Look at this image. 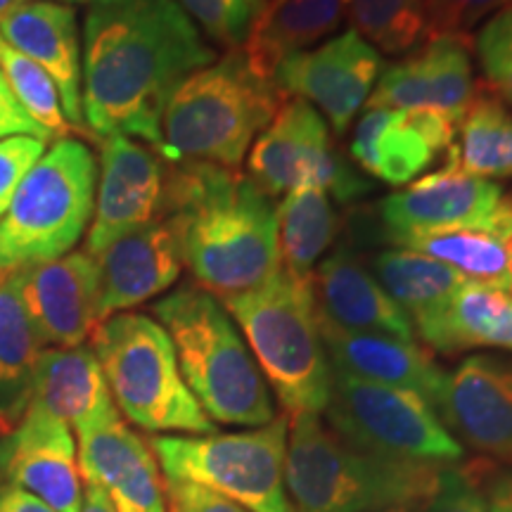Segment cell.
Wrapping results in <instances>:
<instances>
[{"label": "cell", "mask_w": 512, "mask_h": 512, "mask_svg": "<svg viewBox=\"0 0 512 512\" xmlns=\"http://www.w3.org/2000/svg\"><path fill=\"white\" fill-rule=\"evenodd\" d=\"M152 313L169 332L183 380L211 420L261 427L278 418L245 337L214 294L183 285L155 302Z\"/></svg>", "instance_id": "4"}, {"label": "cell", "mask_w": 512, "mask_h": 512, "mask_svg": "<svg viewBox=\"0 0 512 512\" xmlns=\"http://www.w3.org/2000/svg\"><path fill=\"white\" fill-rule=\"evenodd\" d=\"M344 17L347 0H268L240 50L254 74L273 79L280 62L335 34Z\"/></svg>", "instance_id": "26"}, {"label": "cell", "mask_w": 512, "mask_h": 512, "mask_svg": "<svg viewBox=\"0 0 512 512\" xmlns=\"http://www.w3.org/2000/svg\"><path fill=\"white\" fill-rule=\"evenodd\" d=\"M176 3L211 41L221 43L228 50L242 48L249 29L261 15L249 0H176Z\"/></svg>", "instance_id": "36"}, {"label": "cell", "mask_w": 512, "mask_h": 512, "mask_svg": "<svg viewBox=\"0 0 512 512\" xmlns=\"http://www.w3.org/2000/svg\"><path fill=\"white\" fill-rule=\"evenodd\" d=\"M373 512H415L411 508H382V510H373Z\"/></svg>", "instance_id": "48"}, {"label": "cell", "mask_w": 512, "mask_h": 512, "mask_svg": "<svg viewBox=\"0 0 512 512\" xmlns=\"http://www.w3.org/2000/svg\"><path fill=\"white\" fill-rule=\"evenodd\" d=\"M12 136H34L41 140L53 143V136L43 128L31 114L24 110V105L19 98L12 93V88L5 81V76L0 74V140L12 138Z\"/></svg>", "instance_id": "41"}, {"label": "cell", "mask_w": 512, "mask_h": 512, "mask_svg": "<svg viewBox=\"0 0 512 512\" xmlns=\"http://www.w3.org/2000/svg\"><path fill=\"white\" fill-rule=\"evenodd\" d=\"M93 5H119V3H128V0H91Z\"/></svg>", "instance_id": "47"}, {"label": "cell", "mask_w": 512, "mask_h": 512, "mask_svg": "<svg viewBox=\"0 0 512 512\" xmlns=\"http://www.w3.org/2000/svg\"><path fill=\"white\" fill-rule=\"evenodd\" d=\"M382 67V55L347 29L318 48L287 57L275 69L273 81L287 98L316 107L332 131L344 136L373 93Z\"/></svg>", "instance_id": "13"}, {"label": "cell", "mask_w": 512, "mask_h": 512, "mask_svg": "<svg viewBox=\"0 0 512 512\" xmlns=\"http://www.w3.org/2000/svg\"><path fill=\"white\" fill-rule=\"evenodd\" d=\"M83 486L98 489L117 512H166V484L150 439L121 418L76 432Z\"/></svg>", "instance_id": "20"}, {"label": "cell", "mask_w": 512, "mask_h": 512, "mask_svg": "<svg viewBox=\"0 0 512 512\" xmlns=\"http://www.w3.org/2000/svg\"><path fill=\"white\" fill-rule=\"evenodd\" d=\"M107 387L121 418L152 434H216L185 384L174 342L145 313H114L91 335Z\"/></svg>", "instance_id": "7"}, {"label": "cell", "mask_w": 512, "mask_h": 512, "mask_svg": "<svg viewBox=\"0 0 512 512\" xmlns=\"http://www.w3.org/2000/svg\"><path fill=\"white\" fill-rule=\"evenodd\" d=\"M456 136L458 121L444 112L368 107L354 126L349 157L375 181L403 188L451 157Z\"/></svg>", "instance_id": "15"}, {"label": "cell", "mask_w": 512, "mask_h": 512, "mask_svg": "<svg viewBox=\"0 0 512 512\" xmlns=\"http://www.w3.org/2000/svg\"><path fill=\"white\" fill-rule=\"evenodd\" d=\"M216 62L176 0L93 5L83 22L81 110L93 136H128L159 150L171 95Z\"/></svg>", "instance_id": "1"}, {"label": "cell", "mask_w": 512, "mask_h": 512, "mask_svg": "<svg viewBox=\"0 0 512 512\" xmlns=\"http://www.w3.org/2000/svg\"><path fill=\"white\" fill-rule=\"evenodd\" d=\"M505 264H508V294L512 297V238L505 240Z\"/></svg>", "instance_id": "45"}, {"label": "cell", "mask_w": 512, "mask_h": 512, "mask_svg": "<svg viewBox=\"0 0 512 512\" xmlns=\"http://www.w3.org/2000/svg\"><path fill=\"white\" fill-rule=\"evenodd\" d=\"M166 162L150 145L128 136L100 140L98 190L86 252L98 256L112 242L162 216Z\"/></svg>", "instance_id": "14"}, {"label": "cell", "mask_w": 512, "mask_h": 512, "mask_svg": "<svg viewBox=\"0 0 512 512\" xmlns=\"http://www.w3.org/2000/svg\"><path fill=\"white\" fill-rule=\"evenodd\" d=\"M347 19L380 55H408L427 41V0H347Z\"/></svg>", "instance_id": "33"}, {"label": "cell", "mask_w": 512, "mask_h": 512, "mask_svg": "<svg viewBox=\"0 0 512 512\" xmlns=\"http://www.w3.org/2000/svg\"><path fill=\"white\" fill-rule=\"evenodd\" d=\"M95 261L102 320L171 290L183 271L181 247L164 216L112 242Z\"/></svg>", "instance_id": "21"}, {"label": "cell", "mask_w": 512, "mask_h": 512, "mask_svg": "<svg viewBox=\"0 0 512 512\" xmlns=\"http://www.w3.org/2000/svg\"><path fill=\"white\" fill-rule=\"evenodd\" d=\"M0 38L34 60L60 93L64 117L83 131L81 38L76 10L60 0H29L0 17Z\"/></svg>", "instance_id": "23"}, {"label": "cell", "mask_w": 512, "mask_h": 512, "mask_svg": "<svg viewBox=\"0 0 512 512\" xmlns=\"http://www.w3.org/2000/svg\"><path fill=\"white\" fill-rule=\"evenodd\" d=\"M505 8H512V0H427V38L472 41V29Z\"/></svg>", "instance_id": "37"}, {"label": "cell", "mask_w": 512, "mask_h": 512, "mask_svg": "<svg viewBox=\"0 0 512 512\" xmlns=\"http://www.w3.org/2000/svg\"><path fill=\"white\" fill-rule=\"evenodd\" d=\"M0 512H57L15 484L0 482Z\"/></svg>", "instance_id": "43"}, {"label": "cell", "mask_w": 512, "mask_h": 512, "mask_svg": "<svg viewBox=\"0 0 512 512\" xmlns=\"http://www.w3.org/2000/svg\"><path fill=\"white\" fill-rule=\"evenodd\" d=\"M81 512H117V510L112 508V503L107 501V498L102 496L98 489H93V486H86V491H83Z\"/></svg>", "instance_id": "44"}, {"label": "cell", "mask_w": 512, "mask_h": 512, "mask_svg": "<svg viewBox=\"0 0 512 512\" xmlns=\"http://www.w3.org/2000/svg\"><path fill=\"white\" fill-rule=\"evenodd\" d=\"M287 95L254 74L240 48L197 69L171 95L162 117L164 162L240 169L249 147L271 124Z\"/></svg>", "instance_id": "5"}, {"label": "cell", "mask_w": 512, "mask_h": 512, "mask_svg": "<svg viewBox=\"0 0 512 512\" xmlns=\"http://www.w3.org/2000/svg\"><path fill=\"white\" fill-rule=\"evenodd\" d=\"M221 304L287 418L323 413L330 401L332 366L320 337L311 278L280 268L266 285Z\"/></svg>", "instance_id": "6"}, {"label": "cell", "mask_w": 512, "mask_h": 512, "mask_svg": "<svg viewBox=\"0 0 512 512\" xmlns=\"http://www.w3.org/2000/svg\"><path fill=\"white\" fill-rule=\"evenodd\" d=\"M162 216L195 285L219 302L266 285L280 271L273 197L240 169L166 162Z\"/></svg>", "instance_id": "2"}, {"label": "cell", "mask_w": 512, "mask_h": 512, "mask_svg": "<svg viewBox=\"0 0 512 512\" xmlns=\"http://www.w3.org/2000/svg\"><path fill=\"white\" fill-rule=\"evenodd\" d=\"M95 190L91 147L76 138L53 140L0 216V273L72 252L91 226Z\"/></svg>", "instance_id": "8"}, {"label": "cell", "mask_w": 512, "mask_h": 512, "mask_svg": "<svg viewBox=\"0 0 512 512\" xmlns=\"http://www.w3.org/2000/svg\"><path fill=\"white\" fill-rule=\"evenodd\" d=\"M415 337L448 356L472 349L512 354V297L496 287L465 283L439 316L415 330Z\"/></svg>", "instance_id": "27"}, {"label": "cell", "mask_w": 512, "mask_h": 512, "mask_svg": "<svg viewBox=\"0 0 512 512\" xmlns=\"http://www.w3.org/2000/svg\"><path fill=\"white\" fill-rule=\"evenodd\" d=\"M446 164L479 178L512 176V112L484 83L458 121V136Z\"/></svg>", "instance_id": "31"}, {"label": "cell", "mask_w": 512, "mask_h": 512, "mask_svg": "<svg viewBox=\"0 0 512 512\" xmlns=\"http://www.w3.org/2000/svg\"><path fill=\"white\" fill-rule=\"evenodd\" d=\"M0 74L5 76L24 110L46 128L50 136L55 140L69 138L74 126L64 117L60 93L53 79L34 60L12 48L5 38H0Z\"/></svg>", "instance_id": "34"}, {"label": "cell", "mask_w": 512, "mask_h": 512, "mask_svg": "<svg viewBox=\"0 0 512 512\" xmlns=\"http://www.w3.org/2000/svg\"><path fill=\"white\" fill-rule=\"evenodd\" d=\"M280 268L299 278H313L339 233V214L325 190L304 185L283 195L275 207Z\"/></svg>", "instance_id": "30"}, {"label": "cell", "mask_w": 512, "mask_h": 512, "mask_svg": "<svg viewBox=\"0 0 512 512\" xmlns=\"http://www.w3.org/2000/svg\"><path fill=\"white\" fill-rule=\"evenodd\" d=\"M373 275L389 297L406 311L413 328L446 309L467 280L451 266L411 249H384L373 256Z\"/></svg>", "instance_id": "29"}, {"label": "cell", "mask_w": 512, "mask_h": 512, "mask_svg": "<svg viewBox=\"0 0 512 512\" xmlns=\"http://www.w3.org/2000/svg\"><path fill=\"white\" fill-rule=\"evenodd\" d=\"M166 512H249L240 503L216 494L207 486L183 482V479H166Z\"/></svg>", "instance_id": "40"}, {"label": "cell", "mask_w": 512, "mask_h": 512, "mask_svg": "<svg viewBox=\"0 0 512 512\" xmlns=\"http://www.w3.org/2000/svg\"><path fill=\"white\" fill-rule=\"evenodd\" d=\"M444 467L361 451L318 413L290 418L285 489L292 512L418 510L437 491Z\"/></svg>", "instance_id": "3"}, {"label": "cell", "mask_w": 512, "mask_h": 512, "mask_svg": "<svg viewBox=\"0 0 512 512\" xmlns=\"http://www.w3.org/2000/svg\"><path fill=\"white\" fill-rule=\"evenodd\" d=\"M24 3H29V0H0V17L8 15L10 10H15L17 5H24Z\"/></svg>", "instance_id": "46"}, {"label": "cell", "mask_w": 512, "mask_h": 512, "mask_svg": "<svg viewBox=\"0 0 512 512\" xmlns=\"http://www.w3.org/2000/svg\"><path fill=\"white\" fill-rule=\"evenodd\" d=\"M380 223L387 242L434 230H482L508 240L512 238V195L489 178L446 164L384 197Z\"/></svg>", "instance_id": "12"}, {"label": "cell", "mask_w": 512, "mask_h": 512, "mask_svg": "<svg viewBox=\"0 0 512 512\" xmlns=\"http://www.w3.org/2000/svg\"><path fill=\"white\" fill-rule=\"evenodd\" d=\"M472 41L453 36L427 38L413 53L384 64L368 107L437 110L460 121L477 93L472 76Z\"/></svg>", "instance_id": "19"}, {"label": "cell", "mask_w": 512, "mask_h": 512, "mask_svg": "<svg viewBox=\"0 0 512 512\" xmlns=\"http://www.w3.org/2000/svg\"><path fill=\"white\" fill-rule=\"evenodd\" d=\"M247 169L271 197L313 185L339 204H347L373 190L368 178L339 152L323 114L299 98H287L259 133L249 147Z\"/></svg>", "instance_id": "11"}, {"label": "cell", "mask_w": 512, "mask_h": 512, "mask_svg": "<svg viewBox=\"0 0 512 512\" xmlns=\"http://www.w3.org/2000/svg\"><path fill=\"white\" fill-rule=\"evenodd\" d=\"M0 477L57 512H81L83 486L76 437L67 422L31 406L0 437Z\"/></svg>", "instance_id": "18"}, {"label": "cell", "mask_w": 512, "mask_h": 512, "mask_svg": "<svg viewBox=\"0 0 512 512\" xmlns=\"http://www.w3.org/2000/svg\"><path fill=\"white\" fill-rule=\"evenodd\" d=\"M415 512H486V505L472 470H463L458 463H453L444 467L430 501Z\"/></svg>", "instance_id": "39"}, {"label": "cell", "mask_w": 512, "mask_h": 512, "mask_svg": "<svg viewBox=\"0 0 512 512\" xmlns=\"http://www.w3.org/2000/svg\"><path fill=\"white\" fill-rule=\"evenodd\" d=\"M29 403L67 422L74 434L121 415L88 344L43 349Z\"/></svg>", "instance_id": "25"}, {"label": "cell", "mask_w": 512, "mask_h": 512, "mask_svg": "<svg viewBox=\"0 0 512 512\" xmlns=\"http://www.w3.org/2000/svg\"><path fill=\"white\" fill-rule=\"evenodd\" d=\"M290 418L233 434H157L150 439L166 479L207 486L249 512H292L285 489Z\"/></svg>", "instance_id": "9"}, {"label": "cell", "mask_w": 512, "mask_h": 512, "mask_svg": "<svg viewBox=\"0 0 512 512\" xmlns=\"http://www.w3.org/2000/svg\"><path fill=\"white\" fill-rule=\"evenodd\" d=\"M489 475L482 482L475 477L479 494L484 498L486 512H512V470H496V467L484 465Z\"/></svg>", "instance_id": "42"}, {"label": "cell", "mask_w": 512, "mask_h": 512, "mask_svg": "<svg viewBox=\"0 0 512 512\" xmlns=\"http://www.w3.org/2000/svg\"><path fill=\"white\" fill-rule=\"evenodd\" d=\"M60 3H67V5H74V3H91V0H60Z\"/></svg>", "instance_id": "49"}, {"label": "cell", "mask_w": 512, "mask_h": 512, "mask_svg": "<svg viewBox=\"0 0 512 512\" xmlns=\"http://www.w3.org/2000/svg\"><path fill=\"white\" fill-rule=\"evenodd\" d=\"M389 245L437 259L463 275L467 283L489 285L508 292L505 240L491 233H482V230H434V233L403 235Z\"/></svg>", "instance_id": "32"}, {"label": "cell", "mask_w": 512, "mask_h": 512, "mask_svg": "<svg viewBox=\"0 0 512 512\" xmlns=\"http://www.w3.org/2000/svg\"><path fill=\"white\" fill-rule=\"evenodd\" d=\"M472 50L482 67L484 86L503 105L512 107V8L486 19L472 41Z\"/></svg>", "instance_id": "35"}, {"label": "cell", "mask_w": 512, "mask_h": 512, "mask_svg": "<svg viewBox=\"0 0 512 512\" xmlns=\"http://www.w3.org/2000/svg\"><path fill=\"white\" fill-rule=\"evenodd\" d=\"M46 150L48 140L34 136H12L0 140V216L8 211L19 185Z\"/></svg>", "instance_id": "38"}, {"label": "cell", "mask_w": 512, "mask_h": 512, "mask_svg": "<svg viewBox=\"0 0 512 512\" xmlns=\"http://www.w3.org/2000/svg\"><path fill=\"white\" fill-rule=\"evenodd\" d=\"M46 347H81L102 323L98 261L86 249L12 271Z\"/></svg>", "instance_id": "16"}, {"label": "cell", "mask_w": 512, "mask_h": 512, "mask_svg": "<svg viewBox=\"0 0 512 512\" xmlns=\"http://www.w3.org/2000/svg\"><path fill=\"white\" fill-rule=\"evenodd\" d=\"M434 411L463 444L512 465V356H467L446 373Z\"/></svg>", "instance_id": "17"}, {"label": "cell", "mask_w": 512, "mask_h": 512, "mask_svg": "<svg viewBox=\"0 0 512 512\" xmlns=\"http://www.w3.org/2000/svg\"><path fill=\"white\" fill-rule=\"evenodd\" d=\"M328 425L361 451L413 463L453 465L465 448L437 411L408 389L389 387L332 370Z\"/></svg>", "instance_id": "10"}, {"label": "cell", "mask_w": 512, "mask_h": 512, "mask_svg": "<svg viewBox=\"0 0 512 512\" xmlns=\"http://www.w3.org/2000/svg\"><path fill=\"white\" fill-rule=\"evenodd\" d=\"M43 344L31 323L15 275L0 273V437L22 420L31 401V384Z\"/></svg>", "instance_id": "28"}, {"label": "cell", "mask_w": 512, "mask_h": 512, "mask_svg": "<svg viewBox=\"0 0 512 512\" xmlns=\"http://www.w3.org/2000/svg\"><path fill=\"white\" fill-rule=\"evenodd\" d=\"M318 328L332 370L358 380L408 389L422 396L432 408L437 406L446 382V370L418 339L342 330L320 316Z\"/></svg>", "instance_id": "22"}, {"label": "cell", "mask_w": 512, "mask_h": 512, "mask_svg": "<svg viewBox=\"0 0 512 512\" xmlns=\"http://www.w3.org/2000/svg\"><path fill=\"white\" fill-rule=\"evenodd\" d=\"M311 283L318 316L337 328L418 339L406 311L347 247L320 261Z\"/></svg>", "instance_id": "24"}]
</instances>
